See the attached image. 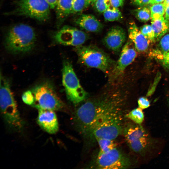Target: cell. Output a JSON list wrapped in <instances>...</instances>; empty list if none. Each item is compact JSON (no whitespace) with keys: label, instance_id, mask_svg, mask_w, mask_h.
<instances>
[{"label":"cell","instance_id":"obj_6","mask_svg":"<svg viewBox=\"0 0 169 169\" xmlns=\"http://www.w3.org/2000/svg\"><path fill=\"white\" fill-rule=\"evenodd\" d=\"M13 4V9L5 15L24 16L41 22L50 18L51 8L45 0H15Z\"/></svg>","mask_w":169,"mask_h":169},{"label":"cell","instance_id":"obj_1","mask_svg":"<svg viewBox=\"0 0 169 169\" xmlns=\"http://www.w3.org/2000/svg\"><path fill=\"white\" fill-rule=\"evenodd\" d=\"M124 101L118 89L105 91L88 99L75 111L74 121L78 131L85 136L97 121L113 112L122 110Z\"/></svg>","mask_w":169,"mask_h":169},{"label":"cell","instance_id":"obj_2","mask_svg":"<svg viewBox=\"0 0 169 169\" xmlns=\"http://www.w3.org/2000/svg\"><path fill=\"white\" fill-rule=\"evenodd\" d=\"M36 40L35 32L33 27L24 23L18 24L8 31L5 39V46L13 53H25L33 49Z\"/></svg>","mask_w":169,"mask_h":169},{"label":"cell","instance_id":"obj_24","mask_svg":"<svg viewBox=\"0 0 169 169\" xmlns=\"http://www.w3.org/2000/svg\"><path fill=\"white\" fill-rule=\"evenodd\" d=\"M159 49L155 52L165 54L169 52V34L164 36L160 40L159 44Z\"/></svg>","mask_w":169,"mask_h":169},{"label":"cell","instance_id":"obj_13","mask_svg":"<svg viewBox=\"0 0 169 169\" xmlns=\"http://www.w3.org/2000/svg\"><path fill=\"white\" fill-rule=\"evenodd\" d=\"M124 30L118 26L111 28L103 40V44L108 48L114 52H119L126 39Z\"/></svg>","mask_w":169,"mask_h":169},{"label":"cell","instance_id":"obj_8","mask_svg":"<svg viewBox=\"0 0 169 169\" xmlns=\"http://www.w3.org/2000/svg\"><path fill=\"white\" fill-rule=\"evenodd\" d=\"M62 82L68 99L77 104L84 101L87 93L81 85L71 64L67 60L63 64Z\"/></svg>","mask_w":169,"mask_h":169},{"label":"cell","instance_id":"obj_3","mask_svg":"<svg viewBox=\"0 0 169 169\" xmlns=\"http://www.w3.org/2000/svg\"><path fill=\"white\" fill-rule=\"evenodd\" d=\"M0 102L1 112L6 123L13 129L16 130L22 129L23 122L10 89L9 82L1 74Z\"/></svg>","mask_w":169,"mask_h":169},{"label":"cell","instance_id":"obj_20","mask_svg":"<svg viewBox=\"0 0 169 169\" xmlns=\"http://www.w3.org/2000/svg\"><path fill=\"white\" fill-rule=\"evenodd\" d=\"M100 148V151L105 152L110 151L117 147V145L114 140L103 138L96 139Z\"/></svg>","mask_w":169,"mask_h":169},{"label":"cell","instance_id":"obj_11","mask_svg":"<svg viewBox=\"0 0 169 169\" xmlns=\"http://www.w3.org/2000/svg\"><path fill=\"white\" fill-rule=\"evenodd\" d=\"M87 34L81 30L69 26H64L54 34L57 43L75 47L82 45L88 39Z\"/></svg>","mask_w":169,"mask_h":169},{"label":"cell","instance_id":"obj_35","mask_svg":"<svg viewBox=\"0 0 169 169\" xmlns=\"http://www.w3.org/2000/svg\"><path fill=\"white\" fill-rule=\"evenodd\" d=\"M164 18L169 21V6L166 7Z\"/></svg>","mask_w":169,"mask_h":169},{"label":"cell","instance_id":"obj_22","mask_svg":"<svg viewBox=\"0 0 169 169\" xmlns=\"http://www.w3.org/2000/svg\"><path fill=\"white\" fill-rule=\"evenodd\" d=\"M166 7L163 3L152 4L150 8L152 20L157 19L163 16L165 13Z\"/></svg>","mask_w":169,"mask_h":169},{"label":"cell","instance_id":"obj_5","mask_svg":"<svg viewBox=\"0 0 169 169\" xmlns=\"http://www.w3.org/2000/svg\"><path fill=\"white\" fill-rule=\"evenodd\" d=\"M75 50L81 63L105 73H110L116 62L105 52L95 46L81 45L75 47Z\"/></svg>","mask_w":169,"mask_h":169},{"label":"cell","instance_id":"obj_18","mask_svg":"<svg viewBox=\"0 0 169 169\" xmlns=\"http://www.w3.org/2000/svg\"><path fill=\"white\" fill-rule=\"evenodd\" d=\"M151 26L155 34V41L165 34L169 28V21L162 16L152 20Z\"/></svg>","mask_w":169,"mask_h":169},{"label":"cell","instance_id":"obj_16","mask_svg":"<svg viewBox=\"0 0 169 169\" xmlns=\"http://www.w3.org/2000/svg\"><path fill=\"white\" fill-rule=\"evenodd\" d=\"M75 22L80 28L88 32H98L103 29L102 23L95 16L91 14H82Z\"/></svg>","mask_w":169,"mask_h":169},{"label":"cell","instance_id":"obj_19","mask_svg":"<svg viewBox=\"0 0 169 169\" xmlns=\"http://www.w3.org/2000/svg\"><path fill=\"white\" fill-rule=\"evenodd\" d=\"M103 13L105 19L109 22L118 21L122 18V13L118 8L111 7Z\"/></svg>","mask_w":169,"mask_h":169},{"label":"cell","instance_id":"obj_37","mask_svg":"<svg viewBox=\"0 0 169 169\" xmlns=\"http://www.w3.org/2000/svg\"><path fill=\"white\" fill-rule=\"evenodd\" d=\"M163 3L165 7L169 6V0H165Z\"/></svg>","mask_w":169,"mask_h":169},{"label":"cell","instance_id":"obj_34","mask_svg":"<svg viewBox=\"0 0 169 169\" xmlns=\"http://www.w3.org/2000/svg\"><path fill=\"white\" fill-rule=\"evenodd\" d=\"M97 0H86L85 8L89 6L90 5H93Z\"/></svg>","mask_w":169,"mask_h":169},{"label":"cell","instance_id":"obj_25","mask_svg":"<svg viewBox=\"0 0 169 169\" xmlns=\"http://www.w3.org/2000/svg\"><path fill=\"white\" fill-rule=\"evenodd\" d=\"M93 5L95 10L100 13H103L111 7L110 0H97Z\"/></svg>","mask_w":169,"mask_h":169},{"label":"cell","instance_id":"obj_36","mask_svg":"<svg viewBox=\"0 0 169 169\" xmlns=\"http://www.w3.org/2000/svg\"><path fill=\"white\" fill-rule=\"evenodd\" d=\"M165 0H151L150 4H153L156 3H162Z\"/></svg>","mask_w":169,"mask_h":169},{"label":"cell","instance_id":"obj_38","mask_svg":"<svg viewBox=\"0 0 169 169\" xmlns=\"http://www.w3.org/2000/svg\"><path fill=\"white\" fill-rule=\"evenodd\" d=\"M167 101L168 103V105L169 107V96L168 97V98L167 99Z\"/></svg>","mask_w":169,"mask_h":169},{"label":"cell","instance_id":"obj_28","mask_svg":"<svg viewBox=\"0 0 169 169\" xmlns=\"http://www.w3.org/2000/svg\"><path fill=\"white\" fill-rule=\"evenodd\" d=\"M155 55L163 67L169 70V52L165 54L156 52H155Z\"/></svg>","mask_w":169,"mask_h":169},{"label":"cell","instance_id":"obj_27","mask_svg":"<svg viewBox=\"0 0 169 169\" xmlns=\"http://www.w3.org/2000/svg\"><path fill=\"white\" fill-rule=\"evenodd\" d=\"M140 30L141 33L151 42L155 41V34L151 26L145 25L141 27Z\"/></svg>","mask_w":169,"mask_h":169},{"label":"cell","instance_id":"obj_26","mask_svg":"<svg viewBox=\"0 0 169 169\" xmlns=\"http://www.w3.org/2000/svg\"><path fill=\"white\" fill-rule=\"evenodd\" d=\"M86 0H72L71 13L81 12L85 8Z\"/></svg>","mask_w":169,"mask_h":169},{"label":"cell","instance_id":"obj_14","mask_svg":"<svg viewBox=\"0 0 169 169\" xmlns=\"http://www.w3.org/2000/svg\"><path fill=\"white\" fill-rule=\"evenodd\" d=\"M38 110L37 122L40 127L50 134L56 133L59 130V123L54 111L37 108Z\"/></svg>","mask_w":169,"mask_h":169},{"label":"cell","instance_id":"obj_33","mask_svg":"<svg viewBox=\"0 0 169 169\" xmlns=\"http://www.w3.org/2000/svg\"><path fill=\"white\" fill-rule=\"evenodd\" d=\"M49 5L51 9H53L55 8L58 0H45Z\"/></svg>","mask_w":169,"mask_h":169},{"label":"cell","instance_id":"obj_31","mask_svg":"<svg viewBox=\"0 0 169 169\" xmlns=\"http://www.w3.org/2000/svg\"><path fill=\"white\" fill-rule=\"evenodd\" d=\"M111 7L118 8L122 7L124 3V0H110Z\"/></svg>","mask_w":169,"mask_h":169},{"label":"cell","instance_id":"obj_12","mask_svg":"<svg viewBox=\"0 0 169 169\" xmlns=\"http://www.w3.org/2000/svg\"><path fill=\"white\" fill-rule=\"evenodd\" d=\"M134 45L133 43L130 40L123 46L120 56L110 74V80L117 79L126 67L134 60L136 53Z\"/></svg>","mask_w":169,"mask_h":169},{"label":"cell","instance_id":"obj_32","mask_svg":"<svg viewBox=\"0 0 169 169\" xmlns=\"http://www.w3.org/2000/svg\"><path fill=\"white\" fill-rule=\"evenodd\" d=\"M151 0H134L135 3L141 6H145L150 4Z\"/></svg>","mask_w":169,"mask_h":169},{"label":"cell","instance_id":"obj_15","mask_svg":"<svg viewBox=\"0 0 169 169\" xmlns=\"http://www.w3.org/2000/svg\"><path fill=\"white\" fill-rule=\"evenodd\" d=\"M128 32L129 38L138 51L143 52L148 49L151 41L141 33L134 23H130Z\"/></svg>","mask_w":169,"mask_h":169},{"label":"cell","instance_id":"obj_39","mask_svg":"<svg viewBox=\"0 0 169 169\" xmlns=\"http://www.w3.org/2000/svg\"><path fill=\"white\" fill-rule=\"evenodd\" d=\"M133 0V1H134V0Z\"/></svg>","mask_w":169,"mask_h":169},{"label":"cell","instance_id":"obj_17","mask_svg":"<svg viewBox=\"0 0 169 169\" xmlns=\"http://www.w3.org/2000/svg\"><path fill=\"white\" fill-rule=\"evenodd\" d=\"M72 3V0H58L55 10L56 25L58 29L71 13Z\"/></svg>","mask_w":169,"mask_h":169},{"label":"cell","instance_id":"obj_23","mask_svg":"<svg viewBox=\"0 0 169 169\" xmlns=\"http://www.w3.org/2000/svg\"><path fill=\"white\" fill-rule=\"evenodd\" d=\"M134 12L136 18L141 21L146 22L151 18L150 8L147 7H142Z\"/></svg>","mask_w":169,"mask_h":169},{"label":"cell","instance_id":"obj_9","mask_svg":"<svg viewBox=\"0 0 169 169\" xmlns=\"http://www.w3.org/2000/svg\"><path fill=\"white\" fill-rule=\"evenodd\" d=\"M32 91L34 98L35 106L37 108L59 110L64 104L58 96L52 84L48 81L43 82L35 86Z\"/></svg>","mask_w":169,"mask_h":169},{"label":"cell","instance_id":"obj_10","mask_svg":"<svg viewBox=\"0 0 169 169\" xmlns=\"http://www.w3.org/2000/svg\"><path fill=\"white\" fill-rule=\"evenodd\" d=\"M131 164L129 157L116 147L105 152L99 151L92 166L99 169H125Z\"/></svg>","mask_w":169,"mask_h":169},{"label":"cell","instance_id":"obj_21","mask_svg":"<svg viewBox=\"0 0 169 169\" xmlns=\"http://www.w3.org/2000/svg\"><path fill=\"white\" fill-rule=\"evenodd\" d=\"M125 117L134 123L141 125L144 121V115L142 109L139 107L135 108L128 113Z\"/></svg>","mask_w":169,"mask_h":169},{"label":"cell","instance_id":"obj_30","mask_svg":"<svg viewBox=\"0 0 169 169\" xmlns=\"http://www.w3.org/2000/svg\"><path fill=\"white\" fill-rule=\"evenodd\" d=\"M139 107L144 109L149 107L150 106V102L148 99L145 97H141L138 100Z\"/></svg>","mask_w":169,"mask_h":169},{"label":"cell","instance_id":"obj_4","mask_svg":"<svg viewBox=\"0 0 169 169\" xmlns=\"http://www.w3.org/2000/svg\"><path fill=\"white\" fill-rule=\"evenodd\" d=\"M122 111L113 112L96 122L85 137L95 140L98 138L114 140L123 133Z\"/></svg>","mask_w":169,"mask_h":169},{"label":"cell","instance_id":"obj_29","mask_svg":"<svg viewBox=\"0 0 169 169\" xmlns=\"http://www.w3.org/2000/svg\"><path fill=\"white\" fill-rule=\"evenodd\" d=\"M22 99L23 101L28 105H31L34 104V98L32 91L27 90L23 93L22 95Z\"/></svg>","mask_w":169,"mask_h":169},{"label":"cell","instance_id":"obj_7","mask_svg":"<svg viewBox=\"0 0 169 169\" xmlns=\"http://www.w3.org/2000/svg\"><path fill=\"white\" fill-rule=\"evenodd\" d=\"M123 133L128 146L136 153L143 155L154 145V141L141 125L128 124Z\"/></svg>","mask_w":169,"mask_h":169}]
</instances>
